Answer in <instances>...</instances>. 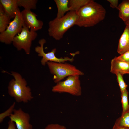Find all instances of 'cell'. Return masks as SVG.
I'll list each match as a JSON object with an SVG mask.
<instances>
[{
  "label": "cell",
  "mask_w": 129,
  "mask_h": 129,
  "mask_svg": "<svg viewBox=\"0 0 129 129\" xmlns=\"http://www.w3.org/2000/svg\"><path fill=\"white\" fill-rule=\"evenodd\" d=\"M19 7H22L24 9H35L36 8L37 0H17Z\"/></svg>",
  "instance_id": "18"
},
{
  "label": "cell",
  "mask_w": 129,
  "mask_h": 129,
  "mask_svg": "<svg viewBox=\"0 0 129 129\" xmlns=\"http://www.w3.org/2000/svg\"><path fill=\"white\" fill-rule=\"evenodd\" d=\"M37 36L36 32L31 30L24 24L22 31L14 37L12 43L18 51L23 50L26 54H29L32 42Z\"/></svg>",
  "instance_id": "6"
},
{
  "label": "cell",
  "mask_w": 129,
  "mask_h": 129,
  "mask_svg": "<svg viewBox=\"0 0 129 129\" xmlns=\"http://www.w3.org/2000/svg\"><path fill=\"white\" fill-rule=\"evenodd\" d=\"M129 50V26L126 25L119 39L117 51L121 55Z\"/></svg>",
  "instance_id": "13"
},
{
  "label": "cell",
  "mask_w": 129,
  "mask_h": 129,
  "mask_svg": "<svg viewBox=\"0 0 129 129\" xmlns=\"http://www.w3.org/2000/svg\"><path fill=\"white\" fill-rule=\"evenodd\" d=\"M50 73L53 75V80L57 83L66 77L82 75L84 73L75 66L69 63L48 61L46 63Z\"/></svg>",
  "instance_id": "4"
},
{
  "label": "cell",
  "mask_w": 129,
  "mask_h": 129,
  "mask_svg": "<svg viewBox=\"0 0 129 129\" xmlns=\"http://www.w3.org/2000/svg\"><path fill=\"white\" fill-rule=\"evenodd\" d=\"M11 75L14 79L8 84V89L9 95L18 103H26L31 101L33 97L31 88L27 86L26 80L17 72L12 71Z\"/></svg>",
  "instance_id": "2"
},
{
  "label": "cell",
  "mask_w": 129,
  "mask_h": 129,
  "mask_svg": "<svg viewBox=\"0 0 129 129\" xmlns=\"http://www.w3.org/2000/svg\"><path fill=\"white\" fill-rule=\"evenodd\" d=\"M46 42L45 39L42 38L40 39L38 41L40 46H36L35 48V51L38 54V56L42 57L41 63L42 65L45 66L47 63L48 61L63 63L67 61L72 62L74 61L73 57L71 58L68 57H65L63 58L57 57L55 54L56 50L55 48L53 49L50 52H45L44 50L43 46Z\"/></svg>",
  "instance_id": "8"
},
{
  "label": "cell",
  "mask_w": 129,
  "mask_h": 129,
  "mask_svg": "<svg viewBox=\"0 0 129 129\" xmlns=\"http://www.w3.org/2000/svg\"><path fill=\"white\" fill-rule=\"evenodd\" d=\"M57 9L56 18H60L67 13L71 11L69 5V0H54Z\"/></svg>",
  "instance_id": "14"
},
{
  "label": "cell",
  "mask_w": 129,
  "mask_h": 129,
  "mask_svg": "<svg viewBox=\"0 0 129 129\" xmlns=\"http://www.w3.org/2000/svg\"><path fill=\"white\" fill-rule=\"evenodd\" d=\"M121 102L122 107V112L123 113L126 111L129 108L128 102V92L126 90L121 93Z\"/></svg>",
  "instance_id": "20"
},
{
  "label": "cell",
  "mask_w": 129,
  "mask_h": 129,
  "mask_svg": "<svg viewBox=\"0 0 129 129\" xmlns=\"http://www.w3.org/2000/svg\"><path fill=\"white\" fill-rule=\"evenodd\" d=\"M76 25L85 27L94 26L105 18L106 11L101 5L91 0L77 12Z\"/></svg>",
  "instance_id": "1"
},
{
  "label": "cell",
  "mask_w": 129,
  "mask_h": 129,
  "mask_svg": "<svg viewBox=\"0 0 129 129\" xmlns=\"http://www.w3.org/2000/svg\"><path fill=\"white\" fill-rule=\"evenodd\" d=\"M114 124L129 128V108L125 112L122 113L121 116L116 119Z\"/></svg>",
  "instance_id": "17"
},
{
  "label": "cell",
  "mask_w": 129,
  "mask_h": 129,
  "mask_svg": "<svg viewBox=\"0 0 129 129\" xmlns=\"http://www.w3.org/2000/svg\"><path fill=\"white\" fill-rule=\"evenodd\" d=\"M118 83L121 93L127 89L128 85L124 82L123 78V75L119 72L115 74Z\"/></svg>",
  "instance_id": "21"
},
{
  "label": "cell",
  "mask_w": 129,
  "mask_h": 129,
  "mask_svg": "<svg viewBox=\"0 0 129 129\" xmlns=\"http://www.w3.org/2000/svg\"><path fill=\"white\" fill-rule=\"evenodd\" d=\"M107 1L110 3L111 7L118 10V0H107Z\"/></svg>",
  "instance_id": "25"
},
{
  "label": "cell",
  "mask_w": 129,
  "mask_h": 129,
  "mask_svg": "<svg viewBox=\"0 0 129 129\" xmlns=\"http://www.w3.org/2000/svg\"><path fill=\"white\" fill-rule=\"evenodd\" d=\"M110 72L115 74L117 72L123 75L129 74V62L119 60L114 58L111 61Z\"/></svg>",
  "instance_id": "11"
},
{
  "label": "cell",
  "mask_w": 129,
  "mask_h": 129,
  "mask_svg": "<svg viewBox=\"0 0 129 129\" xmlns=\"http://www.w3.org/2000/svg\"><path fill=\"white\" fill-rule=\"evenodd\" d=\"M124 23L126 25L129 26V20L127 22Z\"/></svg>",
  "instance_id": "28"
},
{
  "label": "cell",
  "mask_w": 129,
  "mask_h": 129,
  "mask_svg": "<svg viewBox=\"0 0 129 129\" xmlns=\"http://www.w3.org/2000/svg\"><path fill=\"white\" fill-rule=\"evenodd\" d=\"M91 0H69V5L71 11L76 12L81 7L88 3Z\"/></svg>",
  "instance_id": "19"
},
{
  "label": "cell",
  "mask_w": 129,
  "mask_h": 129,
  "mask_svg": "<svg viewBox=\"0 0 129 129\" xmlns=\"http://www.w3.org/2000/svg\"><path fill=\"white\" fill-rule=\"evenodd\" d=\"M10 16L6 13L2 5L0 4V33L6 29L11 22Z\"/></svg>",
  "instance_id": "16"
},
{
  "label": "cell",
  "mask_w": 129,
  "mask_h": 129,
  "mask_svg": "<svg viewBox=\"0 0 129 129\" xmlns=\"http://www.w3.org/2000/svg\"><path fill=\"white\" fill-rule=\"evenodd\" d=\"M24 23L19 9L6 29L0 33V41L6 44L12 43L14 37L22 31Z\"/></svg>",
  "instance_id": "7"
},
{
  "label": "cell",
  "mask_w": 129,
  "mask_h": 129,
  "mask_svg": "<svg viewBox=\"0 0 129 129\" xmlns=\"http://www.w3.org/2000/svg\"><path fill=\"white\" fill-rule=\"evenodd\" d=\"M52 91L54 93H67L74 96H80L82 90L79 76L68 77L64 81L56 83L53 87Z\"/></svg>",
  "instance_id": "5"
},
{
  "label": "cell",
  "mask_w": 129,
  "mask_h": 129,
  "mask_svg": "<svg viewBox=\"0 0 129 129\" xmlns=\"http://www.w3.org/2000/svg\"><path fill=\"white\" fill-rule=\"evenodd\" d=\"M0 4L11 19H13L19 9L17 0H0Z\"/></svg>",
  "instance_id": "12"
},
{
  "label": "cell",
  "mask_w": 129,
  "mask_h": 129,
  "mask_svg": "<svg viewBox=\"0 0 129 129\" xmlns=\"http://www.w3.org/2000/svg\"><path fill=\"white\" fill-rule=\"evenodd\" d=\"M118 16L124 22L129 20V1L128 0L123 1L118 5Z\"/></svg>",
  "instance_id": "15"
},
{
  "label": "cell",
  "mask_w": 129,
  "mask_h": 129,
  "mask_svg": "<svg viewBox=\"0 0 129 129\" xmlns=\"http://www.w3.org/2000/svg\"><path fill=\"white\" fill-rule=\"evenodd\" d=\"M114 58L117 59L127 62H129V50L123 54Z\"/></svg>",
  "instance_id": "23"
},
{
  "label": "cell",
  "mask_w": 129,
  "mask_h": 129,
  "mask_svg": "<svg viewBox=\"0 0 129 129\" xmlns=\"http://www.w3.org/2000/svg\"><path fill=\"white\" fill-rule=\"evenodd\" d=\"M77 18V12L70 11L60 18L50 21L48 30L49 36L56 40H61L66 32L76 25Z\"/></svg>",
  "instance_id": "3"
},
{
  "label": "cell",
  "mask_w": 129,
  "mask_h": 129,
  "mask_svg": "<svg viewBox=\"0 0 129 129\" xmlns=\"http://www.w3.org/2000/svg\"><path fill=\"white\" fill-rule=\"evenodd\" d=\"M112 129H129V128L125 126H119L114 124Z\"/></svg>",
  "instance_id": "27"
},
{
  "label": "cell",
  "mask_w": 129,
  "mask_h": 129,
  "mask_svg": "<svg viewBox=\"0 0 129 129\" xmlns=\"http://www.w3.org/2000/svg\"><path fill=\"white\" fill-rule=\"evenodd\" d=\"M9 118L11 120L15 123L17 129H33V126L30 122L29 114L24 112L21 108L15 109Z\"/></svg>",
  "instance_id": "9"
},
{
  "label": "cell",
  "mask_w": 129,
  "mask_h": 129,
  "mask_svg": "<svg viewBox=\"0 0 129 129\" xmlns=\"http://www.w3.org/2000/svg\"><path fill=\"white\" fill-rule=\"evenodd\" d=\"M21 13L24 24L30 30L36 32L42 29L43 24V22L38 19L37 15L31 10L24 9Z\"/></svg>",
  "instance_id": "10"
},
{
  "label": "cell",
  "mask_w": 129,
  "mask_h": 129,
  "mask_svg": "<svg viewBox=\"0 0 129 129\" xmlns=\"http://www.w3.org/2000/svg\"><path fill=\"white\" fill-rule=\"evenodd\" d=\"M15 103L14 102L7 110L0 114V123H2L4 119L6 117H9L13 113L15 109Z\"/></svg>",
  "instance_id": "22"
},
{
  "label": "cell",
  "mask_w": 129,
  "mask_h": 129,
  "mask_svg": "<svg viewBox=\"0 0 129 129\" xmlns=\"http://www.w3.org/2000/svg\"><path fill=\"white\" fill-rule=\"evenodd\" d=\"M44 129H67L64 126L57 124H51L48 125Z\"/></svg>",
  "instance_id": "24"
},
{
  "label": "cell",
  "mask_w": 129,
  "mask_h": 129,
  "mask_svg": "<svg viewBox=\"0 0 129 129\" xmlns=\"http://www.w3.org/2000/svg\"><path fill=\"white\" fill-rule=\"evenodd\" d=\"M8 124L7 129H16L14 123L10 120L8 121Z\"/></svg>",
  "instance_id": "26"
},
{
  "label": "cell",
  "mask_w": 129,
  "mask_h": 129,
  "mask_svg": "<svg viewBox=\"0 0 129 129\" xmlns=\"http://www.w3.org/2000/svg\"><path fill=\"white\" fill-rule=\"evenodd\" d=\"M128 0L129 1V0Z\"/></svg>",
  "instance_id": "29"
}]
</instances>
